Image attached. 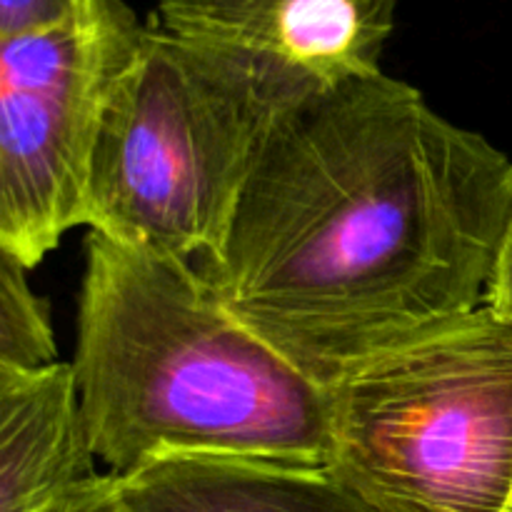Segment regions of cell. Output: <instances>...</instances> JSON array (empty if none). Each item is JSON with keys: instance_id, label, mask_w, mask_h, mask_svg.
I'll return each mask as SVG.
<instances>
[{"instance_id": "1", "label": "cell", "mask_w": 512, "mask_h": 512, "mask_svg": "<svg viewBox=\"0 0 512 512\" xmlns=\"http://www.w3.org/2000/svg\"><path fill=\"white\" fill-rule=\"evenodd\" d=\"M512 215V160L378 73L325 85L198 260L230 313L333 388L485 305Z\"/></svg>"}, {"instance_id": "2", "label": "cell", "mask_w": 512, "mask_h": 512, "mask_svg": "<svg viewBox=\"0 0 512 512\" xmlns=\"http://www.w3.org/2000/svg\"><path fill=\"white\" fill-rule=\"evenodd\" d=\"M70 363L110 475L190 455L330 465V390L153 245L90 230Z\"/></svg>"}, {"instance_id": "3", "label": "cell", "mask_w": 512, "mask_h": 512, "mask_svg": "<svg viewBox=\"0 0 512 512\" xmlns=\"http://www.w3.org/2000/svg\"><path fill=\"white\" fill-rule=\"evenodd\" d=\"M320 88L285 60L148 25L105 113L88 228L210 258L270 145Z\"/></svg>"}, {"instance_id": "4", "label": "cell", "mask_w": 512, "mask_h": 512, "mask_svg": "<svg viewBox=\"0 0 512 512\" xmlns=\"http://www.w3.org/2000/svg\"><path fill=\"white\" fill-rule=\"evenodd\" d=\"M328 390V468L375 510L510 512L512 323L490 305Z\"/></svg>"}, {"instance_id": "5", "label": "cell", "mask_w": 512, "mask_h": 512, "mask_svg": "<svg viewBox=\"0 0 512 512\" xmlns=\"http://www.w3.org/2000/svg\"><path fill=\"white\" fill-rule=\"evenodd\" d=\"M148 25L125 0L0 40V253L33 270L78 225L105 113Z\"/></svg>"}, {"instance_id": "6", "label": "cell", "mask_w": 512, "mask_h": 512, "mask_svg": "<svg viewBox=\"0 0 512 512\" xmlns=\"http://www.w3.org/2000/svg\"><path fill=\"white\" fill-rule=\"evenodd\" d=\"M175 35L285 60L323 85L383 73L398 0H155Z\"/></svg>"}, {"instance_id": "7", "label": "cell", "mask_w": 512, "mask_h": 512, "mask_svg": "<svg viewBox=\"0 0 512 512\" xmlns=\"http://www.w3.org/2000/svg\"><path fill=\"white\" fill-rule=\"evenodd\" d=\"M95 478L73 363L0 368V512H40Z\"/></svg>"}, {"instance_id": "8", "label": "cell", "mask_w": 512, "mask_h": 512, "mask_svg": "<svg viewBox=\"0 0 512 512\" xmlns=\"http://www.w3.org/2000/svg\"><path fill=\"white\" fill-rule=\"evenodd\" d=\"M115 478L133 512H378L328 465L190 455Z\"/></svg>"}, {"instance_id": "9", "label": "cell", "mask_w": 512, "mask_h": 512, "mask_svg": "<svg viewBox=\"0 0 512 512\" xmlns=\"http://www.w3.org/2000/svg\"><path fill=\"white\" fill-rule=\"evenodd\" d=\"M25 273L18 260L0 253V368L40 370L58 363L48 305Z\"/></svg>"}, {"instance_id": "10", "label": "cell", "mask_w": 512, "mask_h": 512, "mask_svg": "<svg viewBox=\"0 0 512 512\" xmlns=\"http://www.w3.org/2000/svg\"><path fill=\"white\" fill-rule=\"evenodd\" d=\"M78 8L80 0H0V40L58 28Z\"/></svg>"}, {"instance_id": "11", "label": "cell", "mask_w": 512, "mask_h": 512, "mask_svg": "<svg viewBox=\"0 0 512 512\" xmlns=\"http://www.w3.org/2000/svg\"><path fill=\"white\" fill-rule=\"evenodd\" d=\"M40 512H133L123 500L115 475H98L90 483L70 490Z\"/></svg>"}, {"instance_id": "12", "label": "cell", "mask_w": 512, "mask_h": 512, "mask_svg": "<svg viewBox=\"0 0 512 512\" xmlns=\"http://www.w3.org/2000/svg\"><path fill=\"white\" fill-rule=\"evenodd\" d=\"M485 305H490L500 318L512 323V215L508 228H505L503 243H500L493 278H490L488 295H485Z\"/></svg>"}, {"instance_id": "13", "label": "cell", "mask_w": 512, "mask_h": 512, "mask_svg": "<svg viewBox=\"0 0 512 512\" xmlns=\"http://www.w3.org/2000/svg\"><path fill=\"white\" fill-rule=\"evenodd\" d=\"M510 512H512V503H510Z\"/></svg>"}]
</instances>
